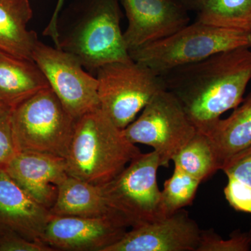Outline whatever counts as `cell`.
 Wrapping results in <instances>:
<instances>
[{
	"mask_svg": "<svg viewBox=\"0 0 251 251\" xmlns=\"http://www.w3.org/2000/svg\"><path fill=\"white\" fill-rule=\"evenodd\" d=\"M160 75L197 131L206 134L244 100L251 80V49L224 51Z\"/></svg>",
	"mask_w": 251,
	"mask_h": 251,
	"instance_id": "obj_1",
	"label": "cell"
},
{
	"mask_svg": "<svg viewBox=\"0 0 251 251\" xmlns=\"http://www.w3.org/2000/svg\"><path fill=\"white\" fill-rule=\"evenodd\" d=\"M141 153L123 130L99 108L77 119L66 157L67 171L90 184L102 186Z\"/></svg>",
	"mask_w": 251,
	"mask_h": 251,
	"instance_id": "obj_2",
	"label": "cell"
},
{
	"mask_svg": "<svg viewBox=\"0 0 251 251\" xmlns=\"http://www.w3.org/2000/svg\"><path fill=\"white\" fill-rule=\"evenodd\" d=\"M240 48L251 49V33L218 27L196 21L173 35L128 53L135 62L161 75L175 68Z\"/></svg>",
	"mask_w": 251,
	"mask_h": 251,
	"instance_id": "obj_3",
	"label": "cell"
},
{
	"mask_svg": "<svg viewBox=\"0 0 251 251\" xmlns=\"http://www.w3.org/2000/svg\"><path fill=\"white\" fill-rule=\"evenodd\" d=\"M120 0H91L70 29L59 36L58 49L74 54L88 70L130 59L120 27Z\"/></svg>",
	"mask_w": 251,
	"mask_h": 251,
	"instance_id": "obj_4",
	"label": "cell"
},
{
	"mask_svg": "<svg viewBox=\"0 0 251 251\" xmlns=\"http://www.w3.org/2000/svg\"><path fill=\"white\" fill-rule=\"evenodd\" d=\"M77 120L50 87L34 94L12 109L18 151L46 153L66 158Z\"/></svg>",
	"mask_w": 251,
	"mask_h": 251,
	"instance_id": "obj_5",
	"label": "cell"
},
{
	"mask_svg": "<svg viewBox=\"0 0 251 251\" xmlns=\"http://www.w3.org/2000/svg\"><path fill=\"white\" fill-rule=\"evenodd\" d=\"M161 166L156 151L141 153L113 179L100 186L107 204L128 227L163 219L157 181Z\"/></svg>",
	"mask_w": 251,
	"mask_h": 251,
	"instance_id": "obj_6",
	"label": "cell"
},
{
	"mask_svg": "<svg viewBox=\"0 0 251 251\" xmlns=\"http://www.w3.org/2000/svg\"><path fill=\"white\" fill-rule=\"evenodd\" d=\"M97 72L100 108L122 130L155 94L166 89L161 75L131 57L108 63Z\"/></svg>",
	"mask_w": 251,
	"mask_h": 251,
	"instance_id": "obj_7",
	"label": "cell"
},
{
	"mask_svg": "<svg viewBox=\"0 0 251 251\" xmlns=\"http://www.w3.org/2000/svg\"><path fill=\"white\" fill-rule=\"evenodd\" d=\"M196 132L178 99L166 89L155 94L139 117L123 129L130 143L151 147L164 167Z\"/></svg>",
	"mask_w": 251,
	"mask_h": 251,
	"instance_id": "obj_8",
	"label": "cell"
},
{
	"mask_svg": "<svg viewBox=\"0 0 251 251\" xmlns=\"http://www.w3.org/2000/svg\"><path fill=\"white\" fill-rule=\"evenodd\" d=\"M32 58L74 119L100 108L97 77L86 72L74 54L38 40Z\"/></svg>",
	"mask_w": 251,
	"mask_h": 251,
	"instance_id": "obj_9",
	"label": "cell"
},
{
	"mask_svg": "<svg viewBox=\"0 0 251 251\" xmlns=\"http://www.w3.org/2000/svg\"><path fill=\"white\" fill-rule=\"evenodd\" d=\"M128 226L119 218L50 214L41 241L54 251H104L118 242Z\"/></svg>",
	"mask_w": 251,
	"mask_h": 251,
	"instance_id": "obj_10",
	"label": "cell"
},
{
	"mask_svg": "<svg viewBox=\"0 0 251 251\" xmlns=\"http://www.w3.org/2000/svg\"><path fill=\"white\" fill-rule=\"evenodd\" d=\"M128 20L123 33L128 52L173 35L189 24L188 11L176 0H120Z\"/></svg>",
	"mask_w": 251,
	"mask_h": 251,
	"instance_id": "obj_11",
	"label": "cell"
},
{
	"mask_svg": "<svg viewBox=\"0 0 251 251\" xmlns=\"http://www.w3.org/2000/svg\"><path fill=\"white\" fill-rule=\"evenodd\" d=\"M201 231L187 211L180 209L173 215L133 227L104 251H197Z\"/></svg>",
	"mask_w": 251,
	"mask_h": 251,
	"instance_id": "obj_12",
	"label": "cell"
},
{
	"mask_svg": "<svg viewBox=\"0 0 251 251\" xmlns=\"http://www.w3.org/2000/svg\"><path fill=\"white\" fill-rule=\"evenodd\" d=\"M34 201L51 209L59 186L69 176L65 158L46 153L19 151L4 168Z\"/></svg>",
	"mask_w": 251,
	"mask_h": 251,
	"instance_id": "obj_13",
	"label": "cell"
},
{
	"mask_svg": "<svg viewBox=\"0 0 251 251\" xmlns=\"http://www.w3.org/2000/svg\"><path fill=\"white\" fill-rule=\"evenodd\" d=\"M50 215L49 209L34 201L0 168V228L41 242Z\"/></svg>",
	"mask_w": 251,
	"mask_h": 251,
	"instance_id": "obj_14",
	"label": "cell"
},
{
	"mask_svg": "<svg viewBox=\"0 0 251 251\" xmlns=\"http://www.w3.org/2000/svg\"><path fill=\"white\" fill-rule=\"evenodd\" d=\"M205 134V133H204ZM222 171L251 150V93L227 118L220 119L206 133Z\"/></svg>",
	"mask_w": 251,
	"mask_h": 251,
	"instance_id": "obj_15",
	"label": "cell"
},
{
	"mask_svg": "<svg viewBox=\"0 0 251 251\" xmlns=\"http://www.w3.org/2000/svg\"><path fill=\"white\" fill-rule=\"evenodd\" d=\"M49 87L47 79L34 61L0 52V103L14 108Z\"/></svg>",
	"mask_w": 251,
	"mask_h": 251,
	"instance_id": "obj_16",
	"label": "cell"
},
{
	"mask_svg": "<svg viewBox=\"0 0 251 251\" xmlns=\"http://www.w3.org/2000/svg\"><path fill=\"white\" fill-rule=\"evenodd\" d=\"M33 11L28 0H0V52L33 60L38 39L28 23Z\"/></svg>",
	"mask_w": 251,
	"mask_h": 251,
	"instance_id": "obj_17",
	"label": "cell"
},
{
	"mask_svg": "<svg viewBox=\"0 0 251 251\" xmlns=\"http://www.w3.org/2000/svg\"><path fill=\"white\" fill-rule=\"evenodd\" d=\"M50 213L55 216L120 219L107 204L100 186L69 175L59 186L57 199Z\"/></svg>",
	"mask_w": 251,
	"mask_h": 251,
	"instance_id": "obj_18",
	"label": "cell"
},
{
	"mask_svg": "<svg viewBox=\"0 0 251 251\" xmlns=\"http://www.w3.org/2000/svg\"><path fill=\"white\" fill-rule=\"evenodd\" d=\"M172 161L175 167L201 182L220 171L210 140L207 135L199 131L173 157Z\"/></svg>",
	"mask_w": 251,
	"mask_h": 251,
	"instance_id": "obj_19",
	"label": "cell"
},
{
	"mask_svg": "<svg viewBox=\"0 0 251 251\" xmlns=\"http://www.w3.org/2000/svg\"><path fill=\"white\" fill-rule=\"evenodd\" d=\"M197 14L199 22L251 34V0H207Z\"/></svg>",
	"mask_w": 251,
	"mask_h": 251,
	"instance_id": "obj_20",
	"label": "cell"
},
{
	"mask_svg": "<svg viewBox=\"0 0 251 251\" xmlns=\"http://www.w3.org/2000/svg\"><path fill=\"white\" fill-rule=\"evenodd\" d=\"M222 171L227 177L224 194L229 205L251 214V150L229 162Z\"/></svg>",
	"mask_w": 251,
	"mask_h": 251,
	"instance_id": "obj_21",
	"label": "cell"
},
{
	"mask_svg": "<svg viewBox=\"0 0 251 251\" xmlns=\"http://www.w3.org/2000/svg\"><path fill=\"white\" fill-rule=\"evenodd\" d=\"M201 183L177 167H175L173 175L165 181L164 188L161 191L162 217L173 215L191 204Z\"/></svg>",
	"mask_w": 251,
	"mask_h": 251,
	"instance_id": "obj_22",
	"label": "cell"
},
{
	"mask_svg": "<svg viewBox=\"0 0 251 251\" xmlns=\"http://www.w3.org/2000/svg\"><path fill=\"white\" fill-rule=\"evenodd\" d=\"M251 250L249 233L235 232L230 239H223L212 230L201 231L197 251H249Z\"/></svg>",
	"mask_w": 251,
	"mask_h": 251,
	"instance_id": "obj_23",
	"label": "cell"
},
{
	"mask_svg": "<svg viewBox=\"0 0 251 251\" xmlns=\"http://www.w3.org/2000/svg\"><path fill=\"white\" fill-rule=\"evenodd\" d=\"M12 109L0 103V168L4 169L18 152L12 126Z\"/></svg>",
	"mask_w": 251,
	"mask_h": 251,
	"instance_id": "obj_24",
	"label": "cell"
},
{
	"mask_svg": "<svg viewBox=\"0 0 251 251\" xmlns=\"http://www.w3.org/2000/svg\"><path fill=\"white\" fill-rule=\"evenodd\" d=\"M41 242L29 240L12 231L0 228V251H52Z\"/></svg>",
	"mask_w": 251,
	"mask_h": 251,
	"instance_id": "obj_25",
	"label": "cell"
},
{
	"mask_svg": "<svg viewBox=\"0 0 251 251\" xmlns=\"http://www.w3.org/2000/svg\"><path fill=\"white\" fill-rule=\"evenodd\" d=\"M64 0H57V5L50 21L44 31V36H49L54 41L56 47L59 46L58 22L59 15L64 4Z\"/></svg>",
	"mask_w": 251,
	"mask_h": 251,
	"instance_id": "obj_26",
	"label": "cell"
},
{
	"mask_svg": "<svg viewBox=\"0 0 251 251\" xmlns=\"http://www.w3.org/2000/svg\"><path fill=\"white\" fill-rule=\"evenodd\" d=\"M188 11L198 12L207 0H176Z\"/></svg>",
	"mask_w": 251,
	"mask_h": 251,
	"instance_id": "obj_27",
	"label": "cell"
},
{
	"mask_svg": "<svg viewBox=\"0 0 251 251\" xmlns=\"http://www.w3.org/2000/svg\"><path fill=\"white\" fill-rule=\"evenodd\" d=\"M249 234H250L251 240V232H249Z\"/></svg>",
	"mask_w": 251,
	"mask_h": 251,
	"instance_id": "obj_28",
	"label": "cell"
}]
</instances>
